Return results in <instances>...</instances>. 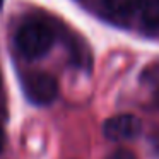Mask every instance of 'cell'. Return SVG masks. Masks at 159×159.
Masks as SVG:
<instances>
[{
    "mask_svg": "<svg viewBox=\"0 0 159 159\" xmlns=\"http://www.w3.org/2000/svg\"><path fill=\"white\" fill-rule=\"evenodd\" d=\"M108 159H137V156L128 149H116L115 152H111L108 156Z\"/></svg>",
    "mask_w": 159,
    "mask_h": 159,
    "instance_id": "obj_6",
    "label": "cell"
},
{
    "mask_svg": "<svg viewBox=\"0 0 159 159\" xmlns=\"http://www.w3.org/2000/svg\"><path fill=\"white\" fill-rule=\"evenodd\" d=\"M2 5H4V0H0V7H2Z\"/></svg>",
    "mask_w": 159,
    "mask_h": 159,
    "instance_id": "obj_8",
    "label": "cell"
},
{
    "mask_svg": "<svg viewBox=\"0 0 159 159\" xmlns=\"http://www.w3.org/2000/svg\"><path fill=\"white\" fill-rule=\"evenodd\" d=\"M4 140H5L4 130H2V127H0V152H2V149H4Z\"/></svg>",
    "mask_w": 159,
    "mask_h": 159,
    "instance_id": "obj_7",
    "label": "cell"
},
{
    "mask_svg": "<svg viewBox=\"0 0 159 159\" xmlns=\"http://www.w3.org/2000/svg\"><path fill=\"white\" fill-rule=\"evenodd\" d=\"M22 93L29 103L36 106H46L58 96V84L55 77L45 72H29L21 79Z\"/></svg>",
    "mask_w": 159,
    "mask_h": 159,
    "instance_id": "obj_2",
    "label": "cell"
},
{
    "mask_svg": "<svg viewBox=\"0 0 159 159\" xmlns=\"http://www.w3.org/2000/svg\"><path fill=\"white\" fill-rule=\"evenodd\" d=\"M142 0H104V7L118 17H130L140 9Z\"/></svg>",
    "mask_w": 159,
    "mask_h": 159,
    "instance_id": "obj_5",
    "label": "cell"
},
{
    "mask_svg": "<svg viewBox=\"0 0 159 159\" xmlns=\"http://www.w3.org/2000/svg\"><path fill=\"white\" fill-rule=\"evenodd\" d=\"M55 36L46 24L31 21L22 24L16 33V46L26 58H39L52 50Z\"/></svg>",
    "mask_w": 159,
    "mask_h": 159,
    "instance_id": "obj_1",
    "label": "cell"
},
{
    "mask_svg": "<svg viewBox=\"0 0 159 159\" xmlns=\"http://www.w3.org/2000/svg\"><path fill=\"white\" fill-rule=\"evenodd\" d=\"M142 130L140 120L135 115L130 113H121L110 116L103 123V134L108 140L113 142H123V140H132L139 137Z\"/></svg>",
    "mask_w": 159,
    "mask_h": 159,
    "instance_id": "obj_3",
    "label": "cell"
},
{
    "mask_svg": "<svg viewBox=\"0 0 159 159\" xmlns=\"http://www.w3.org/2000/svg\"><path fill=\"white\" fill-rule=\"evenodd\" d=\"M140 19L147 29H159V0H142L140 4Z\"/></svg>",
    "mask_w": 159,
    "mask_h": 159,
    "instance_id": "obj_4",
    "label": "cell"
},
{
    "mask_svg": "<svg viewBox=\"0 0 159 159\" xmlns=\"http://www.w3.org/2000/svg\"><path fill=\"white\" fill-rule=\"evenodd\" d=\"M0 87H2V75H0Z\"/></svg>",
    "mask_w": 159,
    "mask_h": 159,
    "instance_id": "obj_9",
    "label": "cell"
}]
</instances>
